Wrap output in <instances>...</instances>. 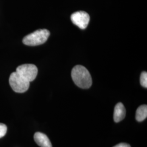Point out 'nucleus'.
Masks as SVG:
<instances>
[{
    "instance_id": "obj_4",
    "label": "nucleus",
    "mask_w": 147,
    "mask_h": 147,
    "mask_svg": "<svg viewBox=\"0 0 147 147\" xmlns=\"http://www.w3.org/2000/svg\"><path fill=\"white\" fill-rule=\"evenodd\" d=\"M16 72L20 75L21 77L30 82L36 78L38 69L34 64H25L19 66L16 68Z\"/></svg>"
},
{
    "instance_id": "obj_5",
    "label": "nucleus",
    "mask_w": 147,
    "mask_h": 147,
    "mask_svg": "<svg viewBox=\"0 0 147 147\" xmlns=\"http://www.w3.org/2000/svg\"><path fill=\"white\" fill-rule=\"evenodd\" d=\"M70 18L74 25L82 30L88 26L90 20L89 14L84 11H78L74 13Z\"/></svg>"
},
{
    "instance_id": "obj_1",
    "label": "nucleus",
    "mask_w": 147,
    "mask_h": 147,
    "mask_svg": "<svg viewBox=\"0 0 147 147\" xmlns=\"http://www.w3.org/2000/svg\"><path fill=\"white\" fill-rule=\"evenodd\" d=\"M71 77L74 82L80 88L87 89L92 84V79L88 70L84 66L76 65L71 71Z\"/></svg>"
},
{
    "instance_id": "obj_8",
    "label": "nucleus",
    "mask_w": 147,
    "mask_h": 147,
    "mask_svg": "<svg viewBox=\"0 0 147 147\" xmlns=\"http://www.w3.org/2000/svg\"><path fill=\"white\" fill-rule=\"evenodd\" d=\"M147 106L143 105L138 107L136 112V119L138 121H142L147 118Z\"/></svg>"
},
{
    "instance_id": "obj_9",
    "label": "nucleus",
    "mask_w": 147,
    "mask_h": 147,
    "mask_svg": "<svg viewBox=\"0 0 147 147\" xmlns=\"http://www.w3.org/2000/svg\"><path fill=\"white\" fill-rule=\"evenodd\" d=\"M140 84L142 87L147 88V73L146 71H143L140 76Z\"/></svg>"
},
{
    "instance_id": "obj_2",
    "label": "nucleus",
    "mask_w": 147,
    "mask_h": 147,
    "mask_svg": "<svg viewBox=\"0 0 147 147\" xmlns=\"http://www.w3.org/2000/svg\"><path fill=\"white\" fill-rule=\"evenodd\" d=\"M50 36V32L46 29L38 30L24 37L22 42L28 46H37L47 42Z\"/></svg>"
},
{
    "instance_id": "obj_3",
    "label": "nucleus",
    "mask_w": 147,
    "mask_h": 147,
    "mask_svg": "<svg viewBox=\"0 0 147 147\" xmlns=\"http://www.w3.org/2000/svg\"><path fill=\"white\" fill-rule=\"evenodd\" d=\"M9 82L12 89L16 93H20L26 92L29 88L30 83L16 71L11 74Z\"/></svg>"
},
{
    "instance_id": "obj_11",
    "label": "nucleus",
    "mask_w": 147,
    "mask_h": 147,
    "mask_svg": "<svg viewBox=\"0 0 147 147\" xmlns=\"http://www.w3.org/2000/svg\"><path fill=\"white\" fill-rule=\"evenodd\" d=\"M113 147H131V146L129 144H127L125 143H121L117 144L116 146Z\"/></svg>"
},
{
    "instance_id": "obj_6",
    "label": "nucleus",
    "mask_w": 147,
    "mask_h": 147,
    "mask_svg": "<svg viewBox=\"0 0 147 147\" xmlns=\"http://www.w3.org/2000/svg\"><path fill=\"white\" fill-rule=\"evenodd\" d=\"M34 140L37 144L40 147H53L48 137L42 132H37L35 133Z\"/></svg>"
},
{
    "instance_id": "obj_7",
    "label": "nucleus",
    "mask_w": 147,
    "mask_h": 147,
    "mask_svg": "<svg viewBox=\"0 0 147 147\" xmlns=\"http://www.w3.org/2000/svg\"><path fill=\"white\" fill-rule=\"evenodd\" d=\"M126 110L124 106L121 102H118L116 105L114 110L113 119L116 123L122 121L125 117Z\"/></svg>"
},
{
    "instance_id": "obj_10",
    "label": "nucleus",
    "mask_w": 147,
    "mask_h": 147,
    "mask_svg": "<svg viewBox=\"0 0 147 147\" xmlns=\"http://www.w3.org/2000/svg\"><path fill=\"white\" fill-rule=\"evenodd\" d=\"M7 131V127L5 124L0 123V138L5 136Z\"/></svg>"
}]
</instances>
